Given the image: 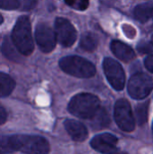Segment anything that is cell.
Instances as JSON below:
<instances>
[{
  "mask_svg": "<svg viewBox=\"0 0 153 154\" xmlns=\"http://www.w3.org/2000/svg\"><path fill=\"white\" fill-rule=\"evenodd\" d=\"M9 143L13 152L25 154H48L50 144L46 139L36 135L15 134L9 136Z\"/></svg>",
  "mask_w": 153,
  "mask_h": 154,
  "instance_id": "obj_1",
  "label": "cell"
},
{
  "mask_svg": "<svg viewBox=\"0 0 153 154\" xmlns=\"http://www.w3.org/2000/svg\"><path fill=\"white\" fill-rule=\"evenodd\" d=\"M12 40L17 51L21 54L24 56L32 54L34 45L32 36L31 23L27 16H21L16 21L12 32Z\"/></svg>",
  "mask_w": 153,
  "mask_h": 154,
  "instance_id": "obj_2",
  "label": "cell"
},
{
  "mask_svg": "<svg viewBox=\"0 0 153 154\" xmlns=\"http://www.w3.org/2000/svg\"><path fill=\"white\" fill-rule=\"evenodd\" d=\"M68 108L70 114L77 117L90 119L100 108V100L95 95L81 93L70 100Z\"/></svg>",
  "mask_w": 153,
  "mask_h": 154,
  "instance_id": "obj_3",
  "label": "cell"
},
{
  "mask_svg": "<svg viewBox=\"0 0 153 154\" xmlns=\"http://www.w3.org/2000/svg\"><path fill=\"white\" fill-rule=\"evenodd\" d=\"M60 69L78 78H91L96 74V67L90 61L78 56H68L60 60Z\"/></svg>",
  "mask_w": 153,
  "mask_h": 154,
  "instance_id": "obj_4",
  "label": "cell"
},
{
  "mask_svg": "<svg viewBox=\"0 0 153 154\" xmlns=\"http://www.w3.org/2000/svg\"><path fill=\"white\" fill-rule=\"evenodd\" d=\"M153 88V79L147 74L137 73L128 83V92L134 99H143L149 96Z\"/></svg>",
  "mask_w": 153,
  "mask_h": 154,
  "instance_id": "obj_5",
  "label": "cell"
},
{
  "mask_svg": "<svg viewBox=\"0 0 153 154\" xmlns=\"http://www.w3.org/2000/svg\"><path fill=\"white\" fill-rule=\"evenodd\" d=\"M115 119L120 129L125 132H132L135 127V120L132 107L125 99H119L115 106Z\"/></svg>",
  "mask_w": 153,
  "mask_h": 154,
  "instance_id": "obj_6",
  "label": "cell"
},
{
  "mask_svg": "<svg viewBox=\"0 0 153 154\" xmlns=\"http://www.w3.org/2000/svg\"><path fill=\"white\" fill-rule=\"evenodd\" d=\"M104 71L111 86L116 90H122L125 84V74L122 66L115 60L106 58L103 63Z\"/></svg>",
  "mask_w": 153,
  "mask_h": 154,
  "instance_id": "obj_7",
  "label": "cell"
},
{
  "mask_svg": "<svg viewBox=\"0 0 153 154\" xmlns=\"http://www.w3.org/2000/svg\"><path fill=\"white\" fill-rule=\"evenodd\" d=\"M55 33L59 42L64 47H70L77 40V31L71 23L65 18L55 21Z\"/></svg>",
  "mask_w": 153,
  "mask_h": 154,
  "instance_id": "obj_8",
  "label": "cell"
},
{
  "mask_svg": "<svg viewBox=\"0 0 153 154\" xmlns=\"http://www.w3.org/2000/svg\"><path fill=\"white\" fill-rule=\"evenodd\" d=\"M35 39L41 51L43 52L51 51L56 45V33L46 23H40L36 26Z\"/></svg>",
  "mask_w": 153,
  "mask_h": 154,
  "instance_id": "obj_9",
  "label": "cell"
},
{
  "mask_svg": "<svg viewBox=\"0 0 153 154\" xmlns=\"http://www.w3.org/2000/svg\"><path fill=\"white\" fill-rule=\"evenodd\" d=\"M118 139L110 134H102L95 136L91 141V146L94 150L102 153L112 154L117 150Z\"/></svg>",
  "mask_w": 153,
  "mask_h": 154,
  "instance_id": "obj_10",
  "label": "cell"
},
{
  "mask_svg": "<svg viewBox=\"0 0 153 154\" xmlns=\"http://www.w3.org/2000/svg\"><path fill=\"white\" fill-rule=\"evenodd\" d=\"M65 128L69 136L76 142H83L87 137V130L84 125L75 120H66Z\"/></svg>",
  "mask_w": 153,
  "mask_h": 154,
  "instance_id": "obj_11",
  "label": "cell"
},
{
  "mask_svg": "<svg viewBox=\"0 0 153 154\" xmlns=\"http://www.w3.org/2000/svg\"><path fill=\"white\" fill-rule=\"evenodd\" d=\"M111 50L113 53L121 60L124 62H128L133 60L135 58V53L133 50L128 46L127 44L120 42V41H114L111 43Z\"/></svg>",
  "mask_w": 153,
  "mask_h": 154,
  "instance_id": "obj_12",
  "label": "cell"
},
{
  "mask_svg": "<svg viewBox=\"0 0 153 154\" xmlns=\"http://www.w3.org/2000/svg\"><path fill=\"white\" fill-rule=\"evenodd\" d=\"M134 16L142 23L153 19V1L137 5L134 9Z\"/></svg>",
  "mask_w": 153,
  "mask_h": 154,
  "instance_id": "obj_13",
  "label": "cell"
},
{
  "mask_svg": "<svg viewBox=\"0 0 153 154\" xmlns=\"http://www.w3.org/2000/svg\"><path fill=\"white\" fill-rule=\"evenodd\" d=\"M91 125L95 129H103L109 125L110 116L105 108H99L95 116L90 118Z\"/></svg>",
  "mask_w": 153,
  "mask_h": 154,
  "instance_id": "obj_14",
  "label": "cell"
},
{
  "mask_svg": "<svg viewBox=\"0 0 153 154\" xmlns=\"http://www.w3.org/2000/svg\"><path fill=\"white\" fill-rule=\"evenodd\" d=\"M15 88V81L7 74L0 72V97H8Z\"/></svg>",
  "mask_w": 153,
  "mask_h": 154,
  "instance_id": "obj_15",
  "label": "cell"
},
{
  "mask_svg": "<svg viewBox=\"0 0 153 154\" xmlns=\"http://www.w3.org/2000/svg\"><path fill=\"white\" fill-rule=\"evenodd\" d=\"M98 39L96 34L92 32H85L80 39L79 46L86 51H93L96 49Z\"/></svg>",
  "mask_w": 153,
  "mask_h": 154,
  "instance_id": "obj_16",
  "label": "cell"
},
{
  "mask_svg": "<svg viewBox=\"0 0 153 154\" xmlns=\"http://www.w3.org/2000/svg\"><path fill=\"white\" fill-rule=\"evenodd\" d=\"M149 102L142 103L136 106V120L139 125H143L148 118Z\"/></svg>",
  "mask_w": 153,
  "mask_h": 154,
  "instance_id": "obj_17",
  "label": "cell"
},
{
  "mask_svg": "<svg viewBox=\"0 0 153 154\" xmlns=\"http://www.w3.org/2000/svg\"><path fill=\"white\" fill-rule=\"evenodd\" d=\"M2 52L3 54L8 58L9 60H14V61H18L19 58H18V55L15 51V50L14 49V47L12 46V43L11 42L8 40V38H5L4 43H3V46H2Z\"/></svg>",
  "mask_w": 153,
  "mask_h": 154,
  "instance_id": "obj_18",
  "label": "cell"
},
{
  "mask_svg": "<svg viewBox=\"0 0 153 154\" xmlns=\"http://www.w3.org/2000/svg\"><path fill=\"white\" fill-rule=\"evenodd\" d=\"M65 3L70 7L77 10H86L89 5V0H64Z\"/></svg>",
  "mask_w": 153,
  "mask_h": 154,
  "instance_id": "obj_19",
  "label": "cell"
},
{
  "mask_svg": "<svg viewBox=\"0 0 153 154\" xmlns=\"http://www.w3.org/2000/svg\"><path fill=\"white\" fill-rule=\"evenodd\" d=\"M21 6L19 0H0V8L5 10H14Z\"/></svg>",
  "mask_w": 153,
  "mask_h": 154,
  "instance_id": "obj_20",
  "label": "cell"
},
{
  "mask_svg": "<svg viewBox=\"0 0 153 154\" xmlns=\"http://www.w3.org/2000/svg\"><path fill=\"white\" fill-rule=\"evenodd\" d=\"M12 149L9 143V136L0 135V152L1 153H9L12 152Z\"/></svg>",
  "mask_w": 153,
  "mask_h": 154,
  "instance_id": "obj_21",
  "label": "cell"
},
{
  "mask_svg": "<svg viewBox=\"0 0 153 154\" xmlns=\"http://www.w3.org/2000/svg\"><path fill=\"white\" fill-rule=\"evenodd\" d=\"M138 51L141 53H151L153 51V45L148 42H141L137 46Z\"/></svg>",
  "mask_w": 153,
  "mask_h": 154,
  "instance_id": "obj_22",
  "label": "cell"
},
{
  "mask_svg": "<svg viewBox=\"0 0 153 154\" xmlns=\"http://www.w3.org/2000/svg\"><path fill=\"white\" fill-rule=\"evenodd\" d=\"M23 10H31L35 7L37 0H19Z\"/></svg>",
  "mask_w": 153,
  "mask_h": 154,
  "instance_id": "obj_23",
  "label": "cell"
},
{
  "mask_svg": "<svg viewBox=\"0 0 153 154\" xmlns=\"http://www.w3.org/2000/svg\"><path fill=\"white\" fill-rule=\"evenodd\" d=\"M144 64H145V67L147 68V69L151 72L153 73V54L152 55H150L148 56L145 60H144Z\"/></svg>",
  "mask_w": 153,
  "mask_h": 154,
  "instance_id": "obj_24",
  "label": "cell"
},
{
  "mask_svg": "<svg viewBox=\"0 0 153 154\" xmlns=\"http://www.w3.org/2000/svg\"><path fill=\"white\" fill-rule=\"evenodd\" d=\"M6 118H7L6 111H5V109L3 106L0 105V125L5 123Z\"/></svg>",
  "mask_w": 153,
  "mask_h": 154,
  "instance_id": "obj_25",
  "label": "cell"
},
{
  "mask_svg": "<svg viewBox=\"0 0 153 154\" xmlns=\"http://www.w3.org/2000/svg\"><path fill=\"white\" fill-rule=\"evenodd\" d=\"M2 23H3V16L0 14V24H1Z\"/></svg>",
  "mask_w": 153,
  "mask_h": 154,
  "instance_id": "obj_26",
  "label": "cell"
},
{
  "mask_svg": "<svg viewBox=\"0 0 153 154\" xmlns=\"http://www.w3.org/2000/svg\"><path fill=\"white\" fill-rule=\"evenodd\" d=\"M112 154H127V153H124V152H114V153H112Z\"/></svg>",
  "mask_w": 153,
  "mask_h": 154,
  "instance_id": "obj_27",
  "label": "cell"
},
{
  "mask_svg": "<svg viewBox=\"0 0 153 154\" xmlns=\"http://www.w3.org/2000/svg\"><path fill=\"white\" fill-rule=\"evenodd\" d=\"M151 41H152V44H153V35H152V38H151Z\"/></svg>",
  "mask_w": 153,
  "mask_h": 154,
  "instance_id": "obj_28",
  "label": "cell"
},
{
  "mask_svg": "<svg viewBox=\"0 0 153 154\" xmlns=\"http://www.w3.org/2000/svg\"><path fill=\"white\" fill-rule=\"evenodd\" d=\"M152 133H153V125H152Z\"/></svg>",
  "mask_w": 153,
  "mask_h": 154,
  "instance_id": "obj_29",
  "label": "cell"
},
{
  "mask_svg": "<svg viewBox=\"0 0 153 154\" xmlns=\"http://www.w3.org/2000/svg\"><path fill=\"white\" fill-rule=\"evenodd\" d=\"M0 154H3V153H1V152H0Z\"/></svg>",
  "mask_w": 153,
  "mask_h": 154,
  "instance_id": "obj_30",
  "label": "cell"
}]
</instances>
